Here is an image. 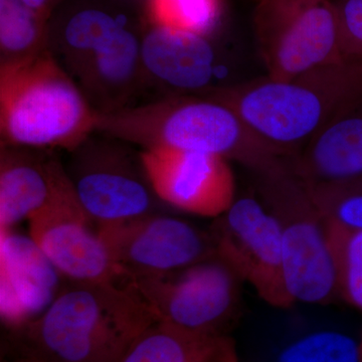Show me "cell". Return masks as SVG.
Listing matches in <instances>:
<instances>
[{"instance_id": "obj_27", "label": "cell", "mask_w": 362, "mask_h": 362, "mask_svg": "<svg viewBox=\"0 0 362 362\" xmlns=\"http://www.w3.org/2000/svg\"><path fill=\"white\" fill-rule=\"evenodd\" d=\"M2 362H35L33 361H30V359L25 358H8V357H6L4 361Z\"/></svg>"}, {"instance_id": "obj_16", "label": "cell", "mask_w": 362, "mask_h": 362, "mask_svg": "<svg viewBox=\"0 0 362 362\" xmlns=\"http://www.w3.org/2000/svg\"><path fill=\"white\" fill-rule=\"evenodd\" d=\"M347 112L319 131L295 160L293 173L307 185L362 175V114Z\"/></svg>"}, {"instance_id": "obj_11", "label": "cell", "mask_w": 362, "mask_h": 362, "mask_svg": "<svg viewBox=\"0 0 362 362\" xmlns=\"http://www.w3.org/2000/svg\"><path fill=\"white\" fill-rule=\"evenodd\" d=\"M68 171L78 201L98 226L156 213L157 197L143 168L115 147L85 149L81 145Z\"/></svg>"}, {"instance_id": "obj_10", "label": "cell", "mask_w": 362, "mask_h": 362, "mask_svg": "<svg viewBox=\"0 0 362 362\" xmlns=\"http://www.w3.org/2000/svg\"><path fill=\"white\" fill-rule=\"evenodd\" d=\"M117 265L129 281L163 275L216 257L211 233L157 213L98 226Z\"/></svg>"}, {"instance_id": "obj_12", "label": "cell", "mask_w": 362, "mask_h": 362, "mask_svg": "<svg viewBox=\"0 0 362 362\" xmlns=\"http://www.w3.org/2000/svg\"><path fill=\"white\" fill-rule=\"evenodd\" d=\"M139 154L157 199L175 209L216 218L235 202V176L223 157L166 148Z\"/></svg>"}, {"instance_id": "obj_3", "label": "cell", "mask_w": 362, "mask_h": 362, "mask_svg": "<svg viewBox=\"0 0 362 362\" xmlns=\"http://www.w3.org/2000/svg\"><path fill=\"white\" fill-rule=\"evenodd\" d=\"M361 96L362 62H342L290 78L267 76L220 90L213 98L230 105L255 134L287 157Z\"/></svg>"}, {"instance_id": "obj_15", "label": "cell", "mask_w": 362, "mask_h": 362, "mask_svg": "<svg viewBox=\"0 0 362 362\" xmlns=\"http://www.w3.org/2000/svg\"><path fill=\"white\" fill-rule=\"evenodd\" d=\"M143 70L183 92L214 85L220 61L209 37L153 25L141 40Z\"/></svg>"}, {"instance_id": "obj_8", "label": "cell", "mask_w": 362, "mask_h": 362, "mask_svg": "<svg viewBox=\"0 0 362 362\" xmlns=\"http://www.w3.org/2000/svg\"><path fill=\"white\" fill-rule=\"evenodd\" d=\"M209 233L216 257L264 301L278 308L294 303L286 287L280 226L263 202L251 197L235 199Z\"/></svg>"}, {"instance_id": "obj_4", "label": "cell", "mask_w": 362, "mask_h": 362, "mask_svg": "<svg viewBox=\"0 0 362 362\" xmlns=\"http://www.w3.org/2000/svg\"><path fill=\"white\" fill-rule=\"evenodd\" d=\"M96 131V110L49 51L0 64L1 147L73 152Z\"/></svg>"}, {"instance_id": "obj_21", "label": "cell", "mask_w": 362, "mask_h": 362, "mask_svg": "<svg viewBox=\"0 0 362 362\" xmlns=\"http://www.w3.org/2000/svg\"><path fill=\"white\" fill-rule=\"evenodd\" d=\"M153 25L211 37L223 16L221 0H149Z\"/></svg>"}, {"instance_id": "obj_5", "label": "cell", "mask_w": 362, "mask_h": 362, "mask_svg": "<svg viewBox=\"0 0 362 362\" xmlns=\"http://www.w3.org/2000/svg\"><path fill=\"white\" fill-rule=\"evenodd\" d=\"M262 178V202L280 226L286 287L293 301H332L339 295L337 267L328 223L310 187L293 170Z\"/></svg>"}, {"instance_id": "obj_26", "label": "cell", "mask_w": 362, "mask_h": 362, "mask_svg": "<svg viewBox=\"0 0 362 362\" xmlns=\"http://www.w3.org/2000/svg\"><path fill=\"white\" fill-rule=\"evenodd\" d=\"M23 1L26 6L47 18L58 0H23Z\"/></svg>"}, {"instance_id": "obj_24", "label": "cell", "mask_w": 362, "mask_h": 362, "mask_svg": "<svg viewBox=\"0 0 362 362\" xmlns=\"http://www.w3.org/2000/svg\"><path fill=\"white\" fill-rule=\"evenodd\" d=\"M281 362H361L359 343L339 333H318L290 347Z\"/></svg>"}, {"instance_id": "obj_14", "label": "cell", "mask_w": 362, "mask_h": 362, "mask_svg": "<svg viewBox=\"0 0 362 362\" xmlns=\"http://www.w3.org/2000/svg\"><path fill=\"white\" fill-rule=\"evenodd\" d=\"M47 151L1 147L0 230L39 214L70 180L62 162Z\"/></svg>"}, {"instance_id": "obj_25", "label": "cell", "mask_w": 362, "mask_h": 362, "mask_svg": "<svg viewBox=\"0 0 362 362\" xmlns=\"http://www.w3.org/2000/svg\"><path fill=\"white\" fill-rule=\"evenodd\" d=\"M334 4L341 58L349 63H361L362 0H339Z\"/></svg>"}, {"instance_id": "obj_28", "label": "cell", "mask_w": 362, "mask_h": 362, "mask_svg": "<svg viewBox=\"0 0 362 362\" xmlns=\"http://www.w3.org/2000/svg\"><path fill=\"white\" fill-rule=\"evenodd\" d=\"M359 352H361V362H362V337L361 342H359Z\"/></svg>"}, {"instance_id": "obj_23", "label": "cell", "mask_w": 362, "mask_h": 362, "mask_svg": "<svg viewBox=\"0 0 362 362\" xmlns=\"http://www.w3.org/2000/svg\"><path fill=\"white\" fill-rule=\"evenodd\" d=\"M309 187L328 223L362 230V175Z\"/></svg>"}, {"instance_id": "obj_19", "label": "cell", "mask_w": 362, "mask_h": 362, "mask_svg": "<svg viewBox=\"0 0 362 362\" xmlns=\"http://www.w3.org/2000/svg\"><path fill=\"white\" fill-rule=\"evenodd\" d=\"M45 18L23 0H0V64L33 58L47 49Z\"/></svg>"}, {"instance_id": "obj_18", "label": "cell", "mask_w": 362, "mask_h": 362, "mask_svg": "<svg viewBox=\"0 0 362 362\" xmlns=\"http://www.w3.org/2000/svg\"><path fill=\"white\" fill-rule=\"evenodd\" d=\"M121 362H239V356L228 334H202L156 321Z\"/></svg>"}, {"instance_id": "obj_22", "label": "cell", "mask_w": 362, "mask_h": 362, "mask_svg": "<svg viewBox=\"0 0 362 362\" xmlns=\"http://www.w3.org/2000/svg\"><path fill=\"white\" fill-rule=\"evenodd\" d=\"M328 240L337 267L338 293L362 311V230L328 223Z\"/></svg>"}, {"instance_id": "obj_7", "label": "cell", "mask_w": 362, "mask_h": 362, "mask_svg": "<svg viewBox=\"0 0 362 362\" xmlns=\"http://www.w3.org/2000/svg\"><path fill=\"white\" fill-rule=\"evenodd\" d=\"M239 276L218 257L163 275L132 279L156 321L202 334L226 335L239 301Z\"/></svg>"}, {"instance_id": "obj_6", "label": "cell", "mask_w": 362, "mask_h": 362, "mask_svg": "<svg viewBox=\"0 0 362 362\" xmlns=\"http://www.w3.org/2000/svg\"><path fill=\"white\" fill-rule=\"evenodd\" d=\"M252 23L268 77L290 78L344 62L331 0H258Z\"/></svg>"}, {"instance_id": "obj_17", "label": "cell", "mask_w": 362, "mask_h": 362, "mask_svg": "<svg viewBox=\"0 0 362 362\" xmlns=\"http://www.w3.org/2000/svg\"><path fill=\"white\" fill-rule=\"evenodd\" d=\"M141 69V40L123 26L77 75L87 94L99 102L96 111H111L122 107Z\"/></svg>"}, {"instance_id": "obj_20", "label": "cell", "mask_w": 362, "mask_h": 362, "mask_svg": "<svg viewBox=\"0 0 362 362\" xmlns=\"http://www.w3.org/2000/svg\"><path fill=\"white\" fill-rule=\"evenodd\" d=\"M123 26L115 16L100 9H85L71 16L64 30V42L76 73Z\"/></svg>"}, {"instance_id": "obj_1", "label": "cell", "mask_w": 362, "mask_h": 362, "mask_svg": "<svg viewBox=\"0 0 362 362\" xmlns=\"http://www.w3.org/2000/svg\"><path fill=\"white\" fill-rule=\"evenodd\" d=\"M156 319L131 283H65L39 317L9 327L8 358L121 362Z\"/></svg>"}, {"instance_id": "obj_2", "label": "cell", "mask_w": 362, "mask_h": 362, "mask_svg": "<svg viewBox=\"0 0 362 362\" xmlns=\"http://www.w3.org/2000/svg\"><path fill=\"white\" fill-rule=\"evenodd\" d=\"M96 131L146 149L202 152L237 161L262 176L291 170L287 157L252 132L230 105L216 98H169L96 111Z\"/></svg>"}, {"instance_id": "obj_13", "label": "cell", "mask_w": 362, "mask_h": 362, "mask_svg": "<svg viewBox=\"0 0 362 362\" xmlns=\"http://www.w3.org/2000/svg\"><path fill=\"white\" fill-rule=\"evenodd\" d=\"M1 315L8 327L44 313L65 284L32 238L0 230Z\"/></svg>"}, {"instance_id": "obj_9", "label": "cell", "mask_w": 362, "mask_h": 362, "mask_svg": "<svg viewBox=\"0 0 362 362\" xmlns=\"http://www.w3.org/2000/svg\"><path fill=\"white\" fill-rule=\"evenodd\" d=\"M30 237L68 282H130L78 201L71 180L45 209L28 221Z\"/></svg>"}]
</instances>
